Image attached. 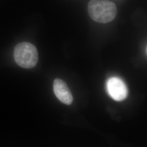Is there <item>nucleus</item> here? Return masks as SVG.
<instances>
[{
    "label": "nucleus",
    "mask_w": 147,
    "mask_h": 147,
    "mask_svg": "<svg viewBox=\"0 0 147 147\" xmlns=\"http://www.w3.org/2000/svg\"><path fill=\"white\" fill-rule=\"evenodd\" d=\"M107 90L111 97L116 101H121L125 99L128 90L126 84L118 78H111L107 82Z\"/></svg>",
    "instance_id": "7ed1b4c3"
},
{
    "label": "nucleus",
    "mask_w": 147,
    "mask_h": 147,
    "mask_svg": "<svg viewBox=\"0 0 147 147\" xmlns=\"http://www.w3.org/2000/svg\"><path fill=\"white\" fill-rule=\"evenodd\" d=\"M53 92L57 98L62 103L71 105L73 97L67 84L61 79H56L53 82Z\"/></svg>",
    "instance_id": "20e7f679"
},
{
    "label": "nucleus",
    "mask_w": 147,
    "mask_h": 147,
    "mask_svg": "<svg viewBox=\"0 0 147 147\" xmlns=\"http://www.w3.org/2000/svg\"><path fill=\"white\" fill-rule=\"evenodd\" d=\"M88 11L91 19L101 24L110 22L117 14L116 5L108 0H90Z\"/></svg>",
    "instance_id": "f257e3e1"
},
{
    "label": "nucleus",
    "mask_w": 147,
    "mask_h": 147,
    "mask_svg": "<svg viewBox=\"0 0 147 147\" xmlns=\"http://www.w3.org/2000/svg\"><path fill=\"white\" fill-rule=\"evenodd\" d=\"M14 57L17 63L22 68L31 69L34 67L38 61L36 47L30 42H22L16 46Z\"/></svg>",
    "instance_id": "f03ea898"
}]
</instances>
